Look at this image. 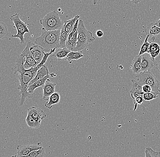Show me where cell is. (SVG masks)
Segmentation results:
<instances>
[{"label":"cell","instance_id":"34","mask_svg":"<svg viewBox=\"0 0 160 157\" xmlns=\"http://www.w3.org/2000/svg\"><path fill=\"white\" fill-rule=\"evenodd\" d=\"M156 66H157V68L158 71L159 72L160 74V55L156 58Z\"/></svg>","mask_w":160,"mask_h":157},{"label":"cell","instance_id":"37","mask_svg":"<svg viewBox=\"0 0 160 157\" xmlns=\"http://www.w3.org/2000/svg\"><path fill=\"white\" fill-rule=\"evenodd\" d=\"M155 24L156 25H157V26H158V27H160V18L158 21H157L156 22H155Z\"/></svg>","mask_w":160,"mask_h":157},{"label":"cell","instance_id":"23","mask_svg":"<svg viewBox=\"0 0 160 157\" xmlns=\"http://www.w3.org/2000/svg\"><path fill=\"white\" fill-rule=\"evenodd\" d=\"M69 34L65 31L64 25L61 29L60 37V48L66 47V42L68 37Z\"/></svg>","mask_w":160,"mask_h":157},{"label":"cell","instance_id":"30","mask_svg":"<svg viewBox=\"0 0 160 157\" xmlns=\"http://www.w3.org/2000/svg\"><path fill=\"white\" fill-rule=\"evenodd\" d=\"M144 100L143 98L141 96L137 97L134 99V109L133 111H135L137 110V108H138V105H142V104L144 102Z\"/></svg>","mask_w":160,"mask_h":157},{"label":"cell","instance_id":"11","mask_svg":"<svg viewBox=\"0 0 160 157\" xmlns=\"http://www.w3.org/2000/svg\"><path fill=\"white\" fill-rule=\"evenodd\" d=\"M28 115L40 123L42 120L47 117L46 113L40 108L31 107L28 109Z\"/></svg>","mask_w":160,"mask_h":157},{"label":"cell","instance_id":"8","mask_svg":"<svg viewBox=\"0 0 160 157\" xmlns=\"http://www.w3.org/2000/svg\"><path fill=\"white\" fill-rule=\"evenodd\" d=\"M42 146L41 143H38L37 145H18L17 147L18 155L19 157H23L28 155L32 152L39 150Z\"/></svg>","mask_w":160,"mask_h":157},{"label":"cell","instance_id":"16","mask_svg":"<svg viewBox=\"0 0 160 157\" xmlns=\"http://www.w3.org/2000/svg\"><path fill=\"white\" fill-rule=\"evenodd\" d=\"M50 76L49 75L45 76L44 78L37 81L34 83L32 84L31 86H29L28 88V91L30 94H32L34 93L35 90L40 87H43L46 81L49 78Z\"/></svg>","mask_w":160,"mask_h":157},{"label":"cell","instance_id":"24","mask_svg":"<svg viewBox=\"0 0 160 157\" xmlns=\"http://www.w3.org/2000/svg\"><path fill=\"white\" fill-rule=\"evenodd\" d=\"M9 35L8 27L5 23L0 22V39H4L7 38Z\"/></svg>","mask_w":160,"mask_h":157},{"label":"cell","instance_id":"22","mask_svg":"<svg viewBox=\"0 0 160 157\" xmlns=\"http://www.w3.org/2000/svg\"><path fill=\"white\" fill-rule=\"evenodd\" d=\"M26 121L29 127L32 129H38L41 126V123L38 121L28 114V116L26 118Z\"/></svg>","mask_w":160,"mask_h":157},{"label":"cell","instance_id":"31","mask_svg":"<svg viewBox=\"0 0 160 157\" xmlns=\"http://www.w3.org/2000/svg\"><path fill=\"white\" fill-rule=\"evenodd\" d=\"M160 48V46L158 43H151L150 44L148 50V53L150 54L153 52H156Z\"/></svg>","mask_w":160,"mask_h":157},{"label":"cell","instance_id":"14","mask_svg":"<svg viewBox=\"0 0 160 157\" xmlns=\"http://www.w3.org/2000/svg\"><path fill=\"white\" fill-rule=\"evenodd\" d=\"M142 55H138L136 56L133 59L131 69L134 73L138 74L142 72Z\"/></svg>","mask_w":160,"mask_h":157},{"label":"cell","instance_id":"36","mask_svg":"<svg viewBox=\"0 0 160 157\" xmlns=\"http://www.w3.org/2000/svg\"><path fill=\"white\" fill-rule=\"evenodd\" d=\"M131 2L132 3L134 4H137L139 3L142 0H131Z\"/></svg>","mask_w":160,"mask_h":157},{"label":"cell","instance_id":"15","mask_svg":"<svg viewBox=\"0 0 160 157\" xmlns=\"http://www.w3.org/2000/svg\"><path fill=\"white\" fill-rule=\"evenodd\" d=\"M48 75H49V74L48 69L47 67V66L45 65L44 66H42L41 68L39 69L38 71V72L36 74V76H35L34 78L30 82L29 86H31L32 84L34 83L37 81L43 78L45 76Z\"/></svg>","mask_w":160,"mask_h":157},{"label":"cell","instance_id":"29","mask_svg":"<svg viewBox=\"0 0 160 157\" xmlns=\"http://www.w3.org/2000/svg\"><path fill=\"white\" fill-rule=\"evenodd\" d=\"M149 32L151 35L157 36L160 33V27L154 24L150 27Z\"/></svg>","mask_w":160,"mask_h":157},{"label":"cell","instance_id":"18","mask_svg":"<svg viewBox=\"0 0 160 157\" xmlns=\"http://www.w3.org/2000/svg\"><path fill=\"white\" fill-rule=\"evenodd\" d=\"M79 15H76L74 17L68 21H64V27L65 31L69 35L70 33L72 31L75 25L76 24L77 21L80 19Z\"/></svg>","mask_w":160,"mask_h":157},{"label":"cell","instance_id":"3","mask_svg":"<svg viewBox=\"0 0 160 157\" xmlns=\"http://www.w3.org/2000/svg\"><path fill=\"white\" fill-rule=\"evenodd\" d=\"M78 39L77 46L73 52H82L89 44L92 42L96 39L92 32L87 29L84 22L82 20H80L79 22Z\"/></svg>","mask_w":160,"mask_h":157},{"label":"cell","instance_id":"28","mask_svg":"<svg viewBox=\"0 0 160 157\" xmlns=\"http://www.w3.org/2000/svg\"><path fill=\"white\" fill-rule=\"evenodd\" d=\"M158 95H156L153 92L148 93H144L142 95V97L146 101H150L157 98Z\"/></svg>","mask_w":160,"mask_h":157},{"label":"cell","instance_id":"32","mask_svg":"<svg viewBox=\"0 0 160 157\" xmlns=\"http://www.w3.org/2000/svg\"><path fill=\"white\" fill-rule=\"evenodd\" d=\"M142 91L145 93L153 92L152 89L150 86L148 85H144L142 86Z\"/></svg>","mask_w":160,"mask_h":157},{"label":"cell","instance_id":"12","mask_svg":"<svg viewBox=\"0 0 160 157\" xmlns=\"http://www.w3.org/2000/svg\"><path fill=\"white\" fill-rule=\"evenodd\" d=\"M142 72L150 71L154 67L153 61L148 53L142 55Z\"/></svg>","mask_w":160,"mask_h":157},{"label":"cell","instance_id":"35","mask_svg":"<svg viewBox=\"0 0 160 157\" xmlns=\"http://www.w3.org/2000/svg\"><path fill=\"white\" fill-rule=\"evenodd\" d=\"M103 32L102 31H101V30L97 31V32H96V35H97L98 37H102L103 36Z\"/></svg>","mask_w":160,"mask_h":157},{"label":"cell","instance_id":"19","mask_svg":"<svg viewBox=\"0 0 160 157\" xmlns=\"http://www.w3.org/2000/svg\"><path fill=\"white\" fill-rule=\"evenodd\" d=\"M83 57L84 55H83L82 52L71 51L68 54V56L66 57L65 60L66 61H68L70 64H72L73 60L77 61Z\"/></svg>","mask_w":160,"mask_h":157},{"label":"cell","instance_id":"9","mask_svg":"<svg viewBox=\"0 0 160 157\" xmlns=\"http://www.w3.org/2000/svg\"><path fill=\"white\" fill-rule=\"evenodd\" d=\"M30 50L33 57L38 65L41 62L44 56V50L38 45H36L34 42H32L30 47Z\"/></svg>","mask_w":160,"mask_h":157},{"label":"cell","instance_id":"27","mask_svg":"<svg viewBox=\"0 0 160 157\" xmlns=\"http://www.w3.org/2000/svg\"><path fill=\"white\" fill-rule=\"evenodd\" d=\"M149 37V35H147L143 44L142 45V47H141V50H140L139 55L141 56V55H143V54L148 52L149 47L150 44H151L148 42V39Z\"/></svg>","mask_w":160,"mask_h":157},{"label":"cell","instance_id":"33","mask_svg":"<svg viewBox=\"0 0 160 157\" xmlns=\"http://www.w3.org/2000/svg\"><path fill=\"white\" fill-rule=\"evenodd\" d=\"M160 48L158 50V51H156V52H153L151 53L150 54V56H151V58H152V60L154 62L155 60H156V58L160 55Z\"/></svg>","mask_w":160,"mask_h":157},{"label":"cell","instance_id":"26","mask_svg":"<svg viewBox=\"0 0 160 157\" xmlns=\"http://www.w3.org/2000/svg\"><path fill=\"white\" fill-rule=\"evenodd\" d=\"M45 155V149L42 147L39 150L32 152L28 155L23 157H44Z\"/></svg>","mask_w":160,"mask_h":157},{"label":"cell","instance_id":"4","mask_svg":"<svg viewBox=\"0 0 160 157\" xmlns=\"http://www.w3.org/2000/svg\"><path fill=\"white\" fill-rule=\"evenodd\" d=\"M40 22L43 28L47 31L61 30L64 25V22L62 21L60 15L56 11L47 14L40 20Z\"/></svg>","mask_w":160,"mask_h":157},{"label":"cell","instance_id":"39","mask_svg":"<svg viewBox=\"0 0 160 157\" xmlns=\"http://www.w3.org/2000/svg\"><path fill=\"white\" fill-rule=\"evenodd\" d=\"M11 157H19L18 156V155H17L12 156H11Z\"/></svg>","mask_w":160,"mask_h":157},{"label":"cell","instance_id":"25","mask_svg":"<svg viewBox=\"0 0 160 157\" xmlns=\"http://www.w3.org/2000/svg\"><path fill=\"white\" fill-rule=\"evenodd\" d=\"M145 155V157H160V152L156 151L150 147H146Z\"/></svg>","mask_w":160,"mask_h":157},{"label":"cell","instance_id":"7","mask_svg":"<svg viewBox=\"0 0 160 157\" xmlns=\"http://www.w3.org/2000/svg\"><path fill=\"white\" fill-rule=\"evenodd\" d=\"M32 42H28L24 51L22 52V55L25 57V62L24 67L26 70H28L32 68L35 67L38 65V63L33 57L32 55L30 52V48Z\"/></svg>","mask_w":160,"mask_h":157},{"label":"cell","instance_id":"40","mask_svg":"<svg viewBox=\"0 0 160 157\" xmlns=\"http://www.w3.org/2000/svg\"><path fill=\"white\" fill-rule=\"evenodd\" d=\"M16 1H18V0H16Z\"/></svg>","mask_w":160,"mask_h":157},{"label":"cell","instance_id":"17","mask_svg":"<svg viewBox=\"0 0 160 157\" xmlns=\"http://www.w3.org/2000/svg\"><path fill=\"white\" fill-rule=\"evenodd\" d=\"M61 99V96L59 93L55 92L50 96L49 100L48 102L46 103L45 106L48 109H52L53 105H58Z\"/></svg>","mask_w":160,"mask_h":157},{"label":"cell","instance_id":"13","mask_svg":"<svg viewBox=\"0 0 160 157\" xmlns=\"http://www.w3.org/2000/svg\"><path fill=\"white\" fill-rule=\"evenodd\" d=\"M132 88L130 91V93L132 98L134 100L136 97L139 96L142 97L143 94L144 93L142 91V86L140 85L138 82L136 80L132 79Z\"/></svg>","mask_w":160,"mask_h":157},{"label":"cell","instance_id":"38","mask_svg":"<svg viewBox=\"0 0 160 157\" xmlns=\"http://www.w3.org/2000/svg\"><path fill=\"white\" fill-rule=\"evenodd\" d=\"M99 0H93V5H96L98 4Z\"/></svg>","mask_w":160,"mask_h":157},{"label":"cell","instance_id":"6","mask_svg":"<svg viewBox=\"0 0 160 157\" xmlns=\"http://www.w3.org/2000/svg\"><path fill=\"white\" fill-rule=\"evenodd\" d=\"M10 19L13 22L14 27L18 31L17 34L12 35V37L19 39L20 41V43L23 44L26 41L24 38L25 34L29 33L30 32L28 25L21 19L18 13L13 15L10 18Z\"/></svg>","mask_w":160,"mask_h":157},{"label":"cell","instance_id":"21","mask_svg":"<svg viewBox=\"0 0 160 157\" xmlns=\"http://www.w3.org/2000/svg\"><path fill=\"white\" fill-rule=\"evenodd\" d=\"M71 52L70 50L68 49L67 47L63 48H59L58 49L56 50L54 53L53 54V56H55V57L57 58L58 61H61L63 59L66 58L68 54L69 53Z\"/></svg>","mask_w":160,"mask_h":157},{"label":"cell","instance_id":"20","mask_svg":"<svg viewBox=\"0 0 160 157\" xmlns=\"http://www.w3.org/2000/svg\"><path fill=\"white\" fill-rule=\"evenodd\" d=\"M78 30L70 39H68L66 42V47L71 51H73L77 46L78 41Z\"/></svg>","mask_w":160,"mask_h":157},{"label":"cell","instance_id":"2","mask_svg":"<svg viewBox=\"0 0 160 157\" xmlns=\"http://www.w3.org/2000/svg\"><path fill=\"white\" fill-rule=\"evenodd\" d=\"M61 32V30L47 31L42 28V35L36 38L34 43L43 48L47 53L52 50L60 48Z\"/></svg>","mask_w":160,"mask_h":157},{"label":"cell","instance_id":"5","mask_svg":"<svg viewBox=\"0 0 160 157\" xmlns=\"http://www.w3.org/2000/svg\"><path fill=\"white\" fill-rule=\"evenodd\" d=\"M137 81L142 86L148 85L152 89V92L156 95H160V82L151 71L142 72L136 76Z\"/></svg>","mask_w":160,"mask_h":157},{"label":"cell","instance_id":"1","mask_svg":"<svg viewBox=\"0 0 160 157\" xmlns=\"http://www.w3.org/2000/svg\"><path fill=\"white\" fill-rule=\"evenodd\" d=\"M25 57L21 54L18 56L16 61L14 67L13 69L14 73L18 76L20 81L18 89L20 91L19 95L20 96L19 105L22 106L24 105L26 99L30 98L32 94L28 92V90L30 82L36 76L38 71L41 67L38 65L35 67L26 70L24 67Z\"/></svg>","mask_w":160,"mask_h":157},{"label":"cell","instance_id":"10","mask_svg":"<svg viewBox=\"0 0 160 157\" xmlns=\"http://www.w3.org/2000/svg\"><path fill=\"white\" fill-rule=\"evenodd\" d=\"M56 84L51 81L49 79L46 81L43 87V99L45 101H49L50 96L55 92Z\"/></svg>","mask_w":160,"mask_h":157}]
</instances>
